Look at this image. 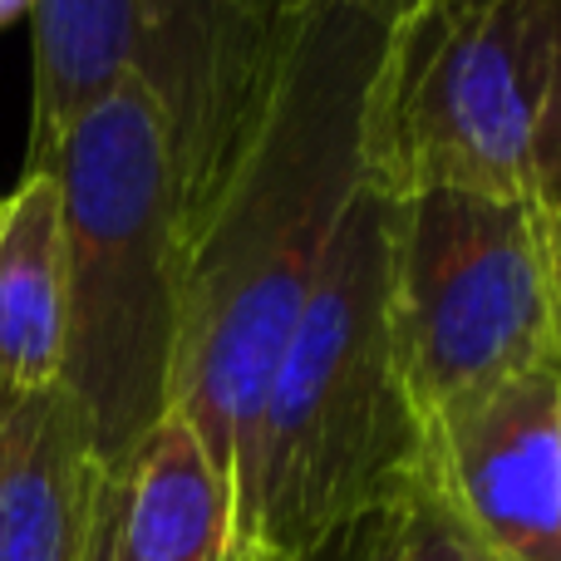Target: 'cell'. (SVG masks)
<instances>
[{"label": "cell", "instance_id": "6da1fadb", "mask_svg": "<svg viewBox=\"0 0 561 561\" xmlns=\"http://www.w3.org/2000/svg\"><path fill=\"white\" fill-rule=\"evenodd\" d=\"M394 15L365 0H306L266 99L187 242L173 414L252 533L256 428L272 369L320 276L340 217L369 178V94Z\"/></svg>", "mask_w": 561, "mask_h": 561}, {"label": "cell", "instance_id": "8992f818", "mask_svg": "<svg viewBox=\"0 0 561 561\" xmlns=\"http://www.w3.org/2000/svg\"><path fill=\"white\" fill-rule=\"evenodd\" d=\"M286 35L247 0H138L134 79L163 124L187 242L262 108Z\"/></svg>", "mask_w": 561, "mask_h": 561}, {"label": "cell", "instance_id": "5bb4252c", "mask_svg": "<svg viewBox=\"0 0 561 561\" xmlns=\"http://www.w3.org/2000/svg\"><path fill=\"white\" fill-rule=\"evenodd\" d=\"M79 561H118L114 557V478H104V488H99L94 527H89V542Z\"/></svg>", "mask_w": 561, "mask_h": 561}, {"label": "cell", "instance_id": "30bf717a", "mask_svg": "<svg viewBox=\"0 0 561 561\" xmlns=\"http://www.w3.org/2000/svg\"><path fill=\"white\" fill-rule=\"evenodd\" d=\"M65 350V213L49 168L0 197V404L59 385Z\"/></svg>", "mask_w": 561, "mask_h": 561}, {"label": "cell", "instance_id": "2e32d148", "mask_svg": "<svg viewBox=\"0 0 561 561\" xmlns=\"http://www.w3.org/2000/svg\"><path fill=\"white\" fill-rule=\"evenodd\" d=\"M247 5H252L272 30H290V20L300 15V5H306V0H247Z\"/></svg>", "mask_w": 561, "mask_h": 561}, {"label": "cell", "instance_id": "8fae6325", "mask_svg": "<svg viewBox=\"0 0 561 561\" xmlns=\"http://www.w3.org/2000/svg\"><path fill=\"white\" fill-rule=\"evenodd\" d=\"M30 20H35V118H30L25 168H39L99 99L134 79L138 0H30Z\"/></svg>", "mask_w": 561, "mask_h": 561}, {"label": "cell", "instance_id": "9a60e30c", "mask_svg": "<svg viewBox=\"0 0 561 561\" xmlns=\"http://www.w3.org/2000/svg\"><path fill=\"white\" fill-rule=\"evenodd\" d=\"M547 227V262H552V296H557V340H561V217L542 213Z\"/></svg>", "mask_w": 561, "mask_h": 561}, {"label": "cell", "instance_id": "5b68a950", "mask_svg": "<svg viewBox=\"0 0 561 561\" xmlns=\"http://www.w3.org/2000/svg\"><path fill=\"white\" fill-rule=\"evenodd\" d=\"M389 325L419 419L561 369L542 213L454 187L394 197Z\"/></svg>", "mask_w": 561, "mask_h": 561}, {"label": "cell", "instance_id": "e0dca14e", "mask_svg": "<svg viewBox=\"0 0 561 561\" xmlns=\"http://www.w3.org/2000/svg\"><path fill=\"white\" fill-rule=\"evenodd\" d=\"M232 561H286V557H276V552H266V547H237Z\"/></svg>", "mask_w": 561, "mask_h": 561}, {"label": "cell", "instance_id": "ba28073f", "mask_svg": "<svg viewBox=\"0 0 561 561\" xmlns=\"http://www.w3.org/2000/svg\"><path fill=\"white\" fill-rule=\"evenodd\" d=\"M104 468L59 385L0 404V561H79Z\"/></svg>", "mask_w": 561, "mask_h": 561}, {"label": "cell", "instance_id": "7c38bea8", "mask_svg": "<svg viewBox=\"0 0 561 561\" xmlns=\"http://www.w3.org/2000/svg\"><path fill=\"white\" fill-rule=\"evenodd\" d=\"M414 497V493H409ZM409 497L385 503L375 513L345 523L320 547H310L300 561H404V533H409Z\"/></svg>", "mask_w": 561, "mask_h": 561}, {"label": "cell", "instance_id": "4fadbf2b", "mask_svg": "<svg viewBox=\"0 0 561 561\" xmlns=\"http://www.w3.org/2000/svg\"><path fill=\"white\" fill-rule=\"evenodd\" d=\"M404 561H493V557L463 533V523H458L434 493L419 488V493L409 497Z\"/></svg>", "mask_w": 561, "mask_h": 561}, {"label": "cell", "instance_id": "3957f363", "mask_svg": "<svg viewBox=\"0 0 561 561\" xmlns=\"http://www.w3.org/2000/svg\"><path fill=\"white\" fill-rule=\"evenodd\" d=\"M39 168L55 173L65 213L59 389L114 478L173 409L183 335L187 237L153 99L124 79Z\"/></svg>", "mask_w": 561, "mask_h": 561}, {"label": "cell", "instance_id": "d6986e66", "mask_svg": "<svg viewBox=\"0 0 561 561\" xmlns=\"http://www.w3.org/2000/svg\"><path fill=\"white\" fill-rule=\"evenodd\" d=\"M20 10H30V0H0V25H5V20H15Z\"/></svg>", "mask_w": 561, "mask_h": 561}, {"label": "cell", "instance_id": "7a4b0ae2", "mask_svg": "<svg viewBox=\"0 0 561 561\" xmlns=\"http://www.w3.org/2000/svg\"><path fill=\"white\" fill-rule=\"evenodd\" d=\"M389 232L394 197L365 178L266 385L247 547L300 561L345 523L419 493L424 419L389 325Z\"/></svg>", "mask_w": 561, "mask_h": 561}, {"label": "cell", "instance_id": "277c9868", "mask_svg": "<svg viewBox=\"0 0 561 561\" xmlns=\"http://www.w3.org/2000/svg\"><path fill=\"white\" fill-rule=\"evenodd\" d=\"M369 183L561 217V0H414L369 94Z\"/></svg>", "mask_w": 561, "mask_h": 561}, {"label": "cell", "instance_id": "ac0fdd59", "mask_svg": "<svg viewBox=\"0 0 561 561\" xmlns=\"http://www.w3.org/2000/svg\"><path fill=\"white\" fill-rule=\"evenodd\" d=\"M365 5H375V10H385V15H404L414 0H365Z\"/></svg>", "mask_w": 561, "mask_h": 561}, {"label": "cell", "instance_id": "9c48e42d", "mask_svg": "<svg viewBox=\"0 0 561 561\" xmlns=\"http://www.w3.org/2000/svg\"><path fill=\"white\" fill-rule=\"evenodd\" d=\"M232 493L183 414L158 428L114 473V557L118 561H232Z\"/></svg>", "mask_w": 561, "mask_h": 561}, {"label": "cell", "instance_id": "52a82bcc", "mask_svg": "<svg viewBox=\"0 0 561 561\" xmlns=\"http://www.w3.org/2000/svg\"><path fill=\"white\" fill-rule=\"evenodd\" d=\"M419 488L493 561H561V369L428 414Z\"/></svg>", "mask_w": 561, "mask_h": 561}]
</instances>
